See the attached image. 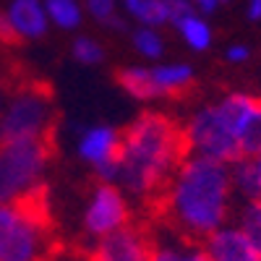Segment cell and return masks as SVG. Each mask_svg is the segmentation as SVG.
Wrapping results in <instances>:
<instances>
[{"label":"cell","instance_id":"cell-21","mask_svg":"<svg viewBox=\"0 0 261 261\" xmlns=\"http://www.w3.org/2000/svg\"><path fill=\"white\" fill-rule=\"evenodd\" d=\"M134 47H136L139 55H144V58H149V60H157V58H162V53H165V42H162V37H160L157 29L141 27V29L134 32Z\"/></svg>","mask_w":261,"mask_h":261},{"label":"cell","instance_id":"cell-24","mask_svg":"<svg viewBox=\"0 0 261 261\" xmlns=\"http://www.w3.org/2000/svg\"><path fill=\"white\" fill-rule=\"evenodd\" d=\"M167 8H170V24L172 27H175L183 16L193 13V3H191V0H167Z\"/></svg>","mask_w":261,"mask_h":261},{"label":"cell","instance_id":"cell-26","mask_svg":"<svg viewBox=\"0 0 261 261\" xmlns=\"http://www.w3.org/2000/svg\"><path fill=\"white\" fill-rule=\"evenodd\" d=\"M191 3H193V11H199V13L209 16V13H214V11H217L220 0H191Z\"/></svg>","mask_w":261,"mask_h":261},{"label":"cell","instance_id":"cell-8","mask_svg":"<svg viewBox=\"0 0 261 261\" xmlns=\"http://www.w3.org/2000/svg\"><path fill=\"white\" fill-rule=\"evenodd\" d=\"M151 230L146 222H128L125 227L92 241L86 261H149Z\"/></svg>","mask_w":261,"mask_h":261},{"label":"cell","instance_id":"cell-2","mask_svg":"<svg viewBox=\"0 0 261 261\" xmlns=\"http://www.w3.org/2000/svg\"><path fill=\"white\" fill-rule=\"evenodd\" d=\"M186 154L183 123L167 113L144 110L125 130H120L118 186L136 196L146 209L165 191Z\"/></svg>","mask_w":261,"mask_h":261},{"label":"cell","instance_id":"cell-15","mask_svg":"<svg viewBox=\"0 0 261 261\" xmlns=\"http://www.w3.org/2000/svg\"><path fill=\"white\" fill-rule=\"evenodd\" d=\"M115 81H118L120 89L134 99H141V102L157 99L154 84H151V71L144 68V65H128V68H120Z\"/></svg>","mask_w":261,"mask_h":261},{"label":"cell","instance_id":"cell-23","mask_svg":"<svg viewBox=\"0 0 261 261\" xmlns=\"http://www.w3.org/2000/svg\"><path fill=\"white\" fill-rule=\"evenodd\" d=\"M86 11L107 27H123L115 13V0H86Z\"/></svg>","mask_w":261,"mask_h":261},{"label":"cell","instance_id":"cell-4","mask_svg":"<svg viewBox=\"0 0 261 261\" xmlns=\"http://www.w3.org/2000/svg\"><path fill=\"white\" fill-rule=\"evenodd\" d=\"M251 102L248 92H227L225 97L206 102L183 123L188 154H201L220 162L241 160V123Z\"/></svg>","mask_w":261,"mask_h":261},{"label":"cell","instance_id":"cell-1","mask_svg":"<svg viewBox=\"0 0 261 261\" xmlns=\"http://www.w3.org/2000/svg\"><path fill=\"white\" fill-rule=\"evenodd\" d=\"M230 212V165L201 154H186L165 191L144 209L149 225L201 243L214 230L227 225Z\"/></svg>","mask_w":261,"mask_h":261},{"label":"cell","instance_id":"cell-16","mask_svg":"<svg viewBox=\"0 0 261 261\" xmlns=\"http://www.w3.org/2000/svg\"><path fill=\"white\" fill-rule=\"evenodd\" d=\"M230 180H232V193H241L243 201L261 199V183H258V172L256 162L248 157H241L230 162Z\"/></svg>","mask_w":261,"mask_h":261},{"label":"cell","instance_id":"cell-32","mask_svg":"<svg viewBox=\"0 0 261 261\" xmlns=\"http://www.w3.org/2000/svg\"><path fill=\"white\" fill-rule=\"evenodd\" d=\"M220 3H227V0H220Z\"/></svg>","mask_w":261,"mask_h":261},{"label":"cell","instance_id":"cell-13","mask_svg":"<svg viewBox=\"0 0 261 261\" xmlns=\"http://www.w3.org/2000/svg\"><path fill=\"white\" fill-rule=\"evenodd\" d=\"M151 71V84H154L157 99H178L186 97L196 86V73L188 63H170V65H154Z\"/></svg>","mask_w":261,"mask_h":261},{"label":"cell","instance_id":"cell-22","mask_svg":"<svg viewBox=\"0 0 261 261\" xmlns=\"http://www.w3.org/2000/svg\"><path fill=\"white\" fill-rule=\"evenodd\" d=\"M71 50H73V58L79 63H84V65H97L105 58V47L99 45L97 39H92V37H79Z\"/></svg>","mask_w":261,"mask_h":261},{"label":"cell","instance_id":"cell-12","mask_svg":"<svg viewBox=\"0 0 261 261\" xmlns=\"http://www.w3.org/2000/svg\"><path fill=\"white\" fill-rule=\"evenodd\" d=\"M204 246L212 261H261L256 248L246 241V235L230 225H222L220 230H214L204 241Z\"/></svg>","mask_w":261,"mask_h":261},{"label":"cell","instance_id":"cell-14","mask_svg":"<svg viewBox=\"0 0 261 261\" xmlns=\"http://www.w3.org/2000/svg\"><path fill=\"white\" fill-rule=\"evenodd\" d=\"M238 146H241V157L253 160L261 154V97H256V94H251V102L246 107Z\"/></svg>","mask_w":261,"mask_h":261},{"label":"cell","instance_id":"cell-18","mask_svg":"<svg viewBox=\"0 0 261 261\" xmlns=\"http://www.w3.org/2000/svg\"><path fill=\"white\" fill-rule=\"evenodd\" d=\"M235 227L246 235V241L261 256V199L243 201V209H241V214H238V225Z\"/></svg>","mask_w":261,"mask_h":261},{"label":"cell","instance_id":"cell-19","mask_svg":"<svg viewBox=\"0 0 261 261\" xmlns=\"http://www.w3.org/2000/svg\"><path fill=\"white\" fill-rule=\"evenodd\" d=\"M47 11V18L53 21L55 27L71 32L81 24V6L79 0H42Z\"/></svg>","mask_w":261,"mask_h":261},{"label":"cell","instance_id":"cell-5","mask_svg":"<svg viewBox=\"0 0 261 261\" xmlns=\"http://www.w3.org/2000/svg\"><path fill=\"white\" fill-rule=\"evenodd\" d=\"M58 110L55 94L47 81L18 73L3 102L0 113V141L18 139H55Z\"/></svg>","mask_w":261,"mask_h":261},{"label":"cell","instance_id":"cell-11","mask_svg":"<svg viewBox=\"0 0 261 261\" xmlns=\"http://www.w3.org/2000/svg\"><path fill=\"white\" fill-rule=\"evenodd\" d=\"M149 230H151L149 261H212V256L201 241H191V238L175 235L165 227H154V225H149Z\"/></svg>","mask_w":261,"mask_h":261},{"label":"cell","instance_id":"cell-3","mask_svg":"<svg viewBox=\"0 0 261 261\" xmlns=\"http://www.w3.org/2000/svg\"><path fill=\"white\" fill-rule=\"evenodd\" d=\"M53 243L47 186L0 204V261H53Z\"/></svg>","mask_w":261,"mask_h":261},{"label":"cell","instance_id":"cell-6","mask_svg":"<svg viewBox=\"0 0 261 261\" xmlns=\"http://www.w3.org/2000/svg\"><path fill=\"white\" fill-rule=\"evenodd\" d=\"M53 154L55 139L0 141V204L16 201L45 186Z\"/></svg>","mask_w":261,"mask_h":261},{"label":"cell","instance_id":"cell-29","mask_svg":"<svg viewBox=\"0 0 261 261\" xmlns=\"http://www.w3.org/2000/svg\"><path fill=\"white\" fill-rule=\"evenodd\" d=\"M248 18H253V21L261 18V0H251L248 3Z\"/></svg>","mask_w":261,"mask_h":261},{"label":"cell","instance_id":"cell-7","mask_svg":"<svg viewBox=\"0 0 261 261\" xmlns=\"http://www.w3.org/2000/svg\"><path fill=\"white\" fill-rule=\"evenodd\" d=\"M130 222V206L118 183L99 180L84 209V232L89 241L110 235Z\"/></svg>","mask_w":261,"mask_h":261},{"label":"cell","instance_id":"cell-30","mask_svg":"<svg viewBox=\"0 0 261 261\" xmlns=\"http://www.w3.org/2000/svg\"><path fill=\"white\" fill-rule=\"evenodd\" d=\"M123 3H125V8H128L130 13H134V11L139 8V3H141V0H123Z\"/></svg>","mask_w":261,"mask_h":261},{"label":"cell","instance_id":"cell-25","mask_svg":"<svg viewBox=\"0 0 261 261\" xmlns=\"http://www.w3.org/2000/svg\"><path fill=\"white\" fill-rule=\"evenodd\" d=\"M230 63H246L248 58H251V50L246 47V45H232L230 50H227V55H225Z\"/></svg>","mask_w":261,"mask_h":261},{"label":"cell","instance_id":"cell-9","mask_svg":"<svg viewBox=\"0 0 261 261\" xmlns=\"http://www.w3.org/2000/svg\"><path fill=\"white\" fill-rule=\"evenodd\" d=\"M47 11L42 0H11L6 13H0V42L6 47H18L47 34Z\"/></svg>","mask_w":261,"mask_h":261},{"label":"cell","instance_id":"cell-20","mask_svg":"<svg viewBox=\"0 0 261 261\" xmlns=\"http://www.w3.org/2000/svg\"><path fill=\"white\" fill-rule=\"evenodd\" d=\"M134 16L141 21L144 27H165L170 24V8H167V0H141L139 8L134 11Z\"/></svg>","mask_w":261,"mask_h":261},{"label":"cell","instance_id":"cell-27","mask_svg":"<svg viewBox=\"0 0 261 261\" xmlns=\"http://www.w3.org/2000/svg\"><path fill=\"white\" fill-rule=\"evenodd\" d=\"M18 73H0V113H3V102H6V94H8V86H11V81L16 79Z\"/></svg>","mask_w":261,"mask_h":261},{"label":"cell","instance_id":"cell-17","mask_svg":"<svg viewBox=\"0 0 261 261\" xmlns=\"http://www.w3.org/2000/svg\"><path fill=\"white\" fill-rule=\"evenodd\" d=\"M175 29L180 32L183 42H186L191 50H196V53L209 50V45H212V29H209V24H206L199 13L183 16L178 24H175Z\"/></svg>","mask_w":261,"mask_h":261},{"label":"cell","instance_id":"cell-28","mask_svg":"<svg viewBox=\"0 0 261 261\" xmlns=\"http://www.w3.org/2000/svg\"><path fill=\"white\" fill-rule=\"evenodd\" d=\"M8 50L11 47H6L3 42H0V73H13V68H11V60H8Z\"/></svg>","mask_w":261,"mask_h":261},{"label":"cell","instance_id":"cell-31","mask_svg":"<svg viewBox=\"0 0 261 261\" xmlns=\"http://www.w3.org/2000/svg\"><path fill=\"white\" fill-rule=\"evenodd\" d=\"M253 162H256V172H258V183H261V154H258V157H253Z\"/></svg>","mask_w":261,"mask_h":261},{"label":"cell","instance_id":"cell-10","mask_svg":"<svg viewBox=\"0 0 261 261\" xmlns=\"http://www.w3.org/2000/svg\"><path fill=\"white\" fill-rule=\"evenodd\" d=\"M118 154H120V130L113 125H92L81 130L79 157L94 170L97 180L118 183Z\"/></svg>","mask_w":261,"mask_h":261}]
</instances>
